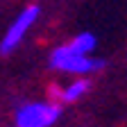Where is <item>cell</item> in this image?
I'll return each instance as SVG.
<instances>
[{
	"label": "cell",
	"mask_w": 127,
	"mask_h": 127,
	"mask_svg": "<svg viewBox=\"0 0 127 127\" xmlns=\"http://www.w3.org/2000/svg\"><path fill=\"white\" fill-rule=\"evenodd\" d=\"M59 107L48 102H32L16 111V125L18 127H50L59 118Z\"/></svg>",
	"instance_id": "obj_2"
},
{
	"label": "cell",
	"mask_w": 127,
	"mask_h": 127,
	"mask_svg": "<svg viewBox=\"0 0 127 127\" xmlns=\"http://www.w3.org/2000/svg\"><path fill=\"white\" fill-rule=\"evenodd\" d=\"M50 66L55 70H61V73H75V75H86V73H95L104 66L102 59H95L91 55H84V52H77L75 48L68 43V45H59L52 50L50 55Z\"/></svg>",
	"instance_id": "obj_1"
},
{
	"label": "cell",
	"mask_w": 127,
	"mask_h": 127,
	"mask_svg": "<svg viewBox=\"0 0 127 127\" xmlns=\"http://www.w3.org/2000/svg\"><path fill=\"white\" fill-rule=\"evenodd\" d=\"M70 45L75 48L77 52H84V55H91L93 50H95V45H98V41H95V36L91 34V32H82V34H77L73 41H70Z\"/></svg>",
	"instance_id": "obj_5"
},
{
	"label": "cell",
	"mask_w": 127,
	"mask_h": 127,
	"mask_svg": "<svg viewBox=\"0 0 127 127\" xmlns=\"http://www.w3.org/2000/svg\"><path fill=\"white\" fill-rule=\"evenodd\" d=\"M36 18H39V7H36V5L25 7V9L14 18V23L9 25V30L5 32L2 43H0V52H2V55H9L14 48L23 41V36L27 34V30L36 23Z\"/></svg>",
	"instance_id": "obj_3"
},
{
	"label": "cell",
	"mask_w": 127,
	"mask_h": 127,
	"mask_svg": "<svg viewBox=\"0 0 127 127\" xmlns=\"http://www.w3.org/2000/svg\"><path fill=\"white\" fill-rule=\"evenodd\" d=\"M86 91H89V82H86V79H75L73 84H68L66 89L61 91L59 98H61V100H66V102H75L77 98H82Z\"/></svg>",
	"instance_id": "obj_4"
}]
</instances>
